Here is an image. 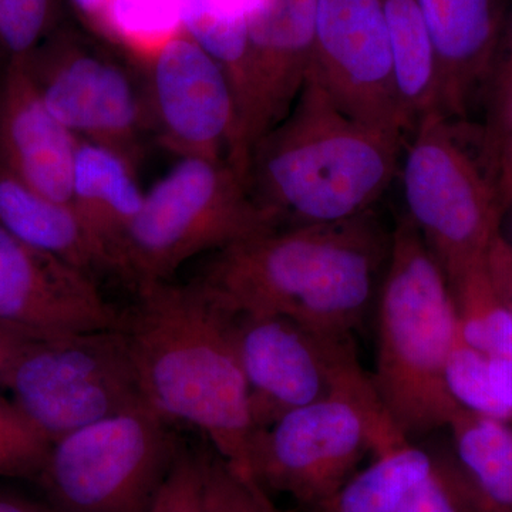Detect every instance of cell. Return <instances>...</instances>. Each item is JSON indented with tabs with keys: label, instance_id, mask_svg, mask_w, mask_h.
Instances as JSON below:
<instances>
[{
	"label": "cell",
	"instance_id": "1",
	"mask_svg": "<svg viewBox=\"0 0 512 512\" xmlns=\"http://www.w3.org/2000/svg\"><path fill=\"white\" fill-rule=\"evenodd\" d=\"M392 229L375 210L259 232L208 256L192 281L231 315H282L353 338L382 284Z\"/></svg>",
	"mask_w": 512,
	"mask_h": 512
},
{
	"label": "cell",
	"instance_id": "2",
	"mask_svg": "<svg viewBox=\"0 0 512 512\" xmlns=\"http://www.w3.org/2000/svg\"><path fill=\"white\" fill-rule=\"evenodd\" d=\"M134 292L121 330L147 406L168 423L200 430L221 457L249 474L255 427L231 313L194 281L170 279Z\"/></svg>",
	"mask_w": 512,
	"mask_h": 512
},
{
	"label": "cell",
	"instance_id": "3",
	"mask_svg": "<svg viewBox=\"0 0 512 512\" xmlns=\"http://www.w3.org/2000/svg\"><path fill=\"white\" fill-rule=\"evenodd\" d=\"M403 141L340 109L311 72L284 120L249 151L245 178L275 228L345 221L375 210Z\"/></svg>",
	"mask_w": 512,
	"mask_h": 512
},
{
	"label": "cell",
	"instance_id": "4",
	"mask_svg": "<svg viewBox=\"0 0 512 512\" xmlns=\"http://www.w3.org/2000/svg\"><path fill=\"white\" fill-rule=\"evenodd\" d=\"M458 336L453 292L406 212L392 229L377 305L375 373L384 412L407 441L447 429L460 409L446 384Z\"/></svg>",
	"mask_w": 512,
	"mask_h": 512
},
{
	"label": "cell",
	"instance_id": "5",
	"mask_svg": "<svg viewBox=\"0 0 512 512\" xmlns=\"http://www.w3.org/2000/svg\"><path fill=\"white\" fill-rule=\"evenodd\" d=\"M272 228L231 161L183 157L144 195L121 242L116 275L133 291L170 281L191 259Z\"/></svg>",
	"mask_w": 512,
	"mask_h": 512
},
{
	"label": "cell",
	"instance_id": "6",
	"mask_svg": "<svg viewBox=\"0 0 512 512\" xmlns=\"http://www.w3.org/2000/svg\"><path fill=\"white\" fill-rule=\"evenodd\" d=\"M406 441L375 387L333 394L256 431L248 473L269 494L288 495L308 512L332 497L369 454Z\"/></svg>",
	"mask_w": 512,
	"mask_h": 512
},
{
	"label": "cell",
	"instance_id": "7",
	"mask_svg": "<svg viewBox=\"0 0 512 512\" xmlns=\"http://www.w3.org/2000/svg\"><path fill=\"white\" fill-rule=\"evenodd\" d=\"M409 138L400 167L406 215L451 288L485 264L503 214L481 158L464 147L456 121L433 111Z\"/></svg>",
	"mask_w": 512,
	"mask_h": 512
},
{
	"label": "cell",
	"instance_id": "8",
	"mask_svg": "<svg viewBox=\"0 0 512 512\" xmlns=\"http://www.w3.org/2000/svg\"><path fill=\"white\" fill-rule=\"evenodd\" d=\"M181 446L138 407L53 441L36 481L55 512H148Z\"/></svg>",
	"mask_w": 512,
	"mask_h": 512
},
{
	"label": "cell",
	"instance_id": "9",
	"mask_svg": "<svg viewBox=\"0 0 512 512\" xmlns=\"http://www.w3.org/2000/svg\"><path fill=\"white\" fill-rule=\"evenodd\" d=\"M6 389L50 441L147 406L123 330L36 339Z\"/></svg>",
	"mask_w": 512,
	"mask_h": 512
},
{
	"label": "cell",
	"instance_id": "10",
	"mask_svg": "<svg viewBox=\"0 0 512 512\" xmlns=\"http://www.w3.org/2000/svg\"><path fill=\"white\" fill-rule=\"evenodd\" d=\"M255 433L333 394L373 387L353 338L329 335L282 315H232Z\"/></svg>",
	"mask_w": 512,
	"mask_h": 512
},
{
	"label": "cell",
	"instance_id": "11",
	"mask_svg": "<svg viewBox=\"0 0 512 512\" xmlns=\"http://www.w3.org/2000/svg\"><path fill=\"white\" fill-rule=\"evenodd\" d=\"M22 60L47 109L64 127L137 165L153 121L147 89L133 74L67 35L47 37Z\"/></svg>",
	"mask_w": 512,
	"mask_h": 512
},
{
	"label": "cell",
	"instance_id": "12",
	"mask_svg": "<svg viewBox=\"0 0 512 512\" xmlns=\"http://www.w3.org/2000/svg\"><path fill=\"white\" fill-rule=\"evenodd\" d=\"M146 64L148 107L158 140L181 158L235 165L237 96L221 64L185 33Z\"/></svg>",
	"mask_w": 512,
	"mask_h": 512
},
{
	"label": "cell",
	"instance_id": "13",
	"mask_svg": "<svg viewBox=\"0 0 512 512\" xmlns=\"http://www.w3.org/2000/svg\"><path fill=\"white\" fill-rule=\"evenodd\" d=\"M311 72L350 116L406 137L380 0H318Z\"/></svg>",
	"mask_w": 512,
	"mask_h": 512
},
{
	"label": "cell",
	"instance_id": "14",
	"mask_svg": "<svg viewBox=\"0 0 512 512\" xmlns=\"http://www.w3.org/2000/svg\"><path fill=\"white\" fill-rule=\"evenodd\" d=\"M318 0H248V55L238 99L235 165L292 109L315 57Z\"/></svg>",
	"mask_w": 512,
	"mask_h": 512
},
{
	"label": "cell",
	"instance_id": "15",
	"mask_svg": "<svg viewBox=\"0 0 512 512\" xmlns=\"http://www.w3.org/2000/svg\"><path fill=\"white\" fill-rule=\"evenodd\" d=\"M0 320L39 338L120 329L96 276L0 228Z\"/></svg>",
	"mask_w": 512,
	"mask_h": 512
},
{
	"label": "cell",
	"instance_id": "16",
	"mask_svg": "<svg viewBox=\"0 0 512 512\" xmlns=\"http://www.w3.org/2000/svg\"><path fill=\"white\" fill-rule=\"evenodd\" d=\"M77 144L47 109L26 63L8 60L0 82V163L40 194L72 205Z\"/></svg>",
	"mask_w": 512,
	"mask_h": 512
},
{
	"label": "cell",
	"instance_id": "17",
	"mask_svg": "<svg viewBox=\"0 0 512 512\" xmlns=\"http://www.w3.org/2000/svg\"><path fill=\"white\" fill-rule=\"evenodd\" d=\"M439 64L441 111L467 120L487 100L503 37L504 0H420Z\"/></svg>",
	"mask_w": 512,
	"mask_h": 512
},
{
	"label": "cell",
	"instance_id": "18",
	"mask_svg": "<svg viewBox=\"0 0 512 512\" xmlns=\"http://www.w3.org/2000/svg\"><path fill=\"white\" fill-rule=\"evenodd\" d=\"M136 165L117 151L79 140L74 160L72 207L116 275L121 242L144 202Z\"/></svg>",
	"mask_w": 512,
	"mask_h": 512
},
{
	"label": "cell",
	"instance_id": "19",
	"mask_svg": "<svg viewBox=\"0 0 512 512\" xmlns=\"http://www.w3.org/2000/svg\"><path fill=\"white\" fill-rule=\"evenodd\" d=\"M0 228L30 247L90 275L110 272L109 261L72 205L40 194L0 163Z\"/></svg>",
	"mask_w": 512,
	"mask_h": 512
},
{
	"label": "cell",
	"instance_id": "20",
	"mask_svg": "<svg viewBox=\"0 0 512 512\" xmlns=\"http://www.w3.org/2000/svg\"><path fill=\"white\" fill-rule=\"evenodd\" d=\"M392 53L394 84L406 136L441 111L439 64L420 0H380Z\"/></svg>",
	"mask_w": 512,
	"mask_h": 512
},
{
	"label": "cell",
	"instance_id": "21",
	"mask_svg": "<svg viewBox=\"0 0 512 512\" xmlns=\"http://www.w3.org/2000/svg\"><path fill=\"white\" fill-rule=\"evenodd\" d=\"M433 473L430 448L406 441L376 456L370 466L308 512H399L407 497Z\"/></svg>",
	"mask_w": 512,
	"mask_h": 512
},
{
	"label": "cell",
	"instance_id": "22",
	"mask_svg": "<svg viewBox=\"0 0 512 512\" xmlns=\"http://www.w3.org/2000/svg\"><path fill=\"white\" fill-rule=\"evenodd\" d=\"M451 292L461 339L483 353L512 409V315L495 292L485 264L463 276Z\"/></svg>",
	"mask_w": 512,
	"mask_h": 512
},
{
	"label": "cell",
	"instance_id": "23",
	"mask_svg": "<svg viewBox=\"0 0 512 512\" xmlns=\"http://www.w3.org/2000/svg\"><path fill=\"white\" fill-rule=\"evenodd\" d=\"M447 430L461 470L488 500L512 512L511 423L460 407Z\"/></svg>",
	"mask_w": 512,
	"mask_h": 512
},
{
	"label": "cell",
	"instance_id": "24",
	"mask_svg": "<svg viewBox=\"0 0 512 512\" xmlns=\"http://www.w3.org/2000/svg\"><path fill=\"white\" fill-rule=\"evenodd\" d=\"M185 35L228 74L237 104L248 55V0H177Z\"/></svg>",
	"mask_w": 512,
	"mask_h": 512
},
{
	"label": "cell",
	"instance_id": "25",
	"mask_svg": "<svg viewBox=\"0 0 512 512\" xmlns=\"http://www.w3.org/2000/svg\"><path fill=\"white\" fill-rule=\"evenodd\" d=\"M100 32L147 63L184 29L177 0H109Z\"/></svg>",
	"mask_w": 512,
	"mask_h": 512
},
{
	"label": "cell",
	"instance_id": "26",
	"mask_svg": "<svg viewBox=\"0 0 512 512\" xmlns=\"http://www.w3.org/2000/svg\"><path fill=\"white\" fill-rule=\"evenodd\" d=\"M446 384L458 406L468 412L512 423V409L498 390L490 363L460 333L448 356Z\"/></svg>",
	"mask_w": 512,
	"mask_h": 512
},
{
	"label": "cell",
	"instance_id": "27",
	"mask_svg": "<svg viewBox=\"0 0 512 512\" xmlns=\"http://www.w3.org/2000/svg\"><path fill=\"white\" fill-rule=\"evenodd\" d=\"M205 512H292L282 510L254 477L228 463L214 448L200 450Z\"/></svg>",
	"mask_w": 512,
	"mask_h": 512
},
{
	"label": "cell",
	"instance_id": "28",
	"mask_svg": "<svg viewBox=\"0 0 512 512\" xmlns=\"http://www.w3.org/2000/svg\"><path fill=\"white\" fill-rule=\"evenodd\" d=\"M52 441L0 394V478L36 480Z\"/></svg>",
	"mask_w": 512,
	"mask_h": 512
},
{
	"label": "cell",
	"instance_id": "29",
	"mask_svg": "<svg viewBox=\"0 0 512 512\" xmlns=\"http://www.w3.org/2000/svg\"><path fill=\"white\" fill-rule=\"evenodd\" d=\"M59 0H0V47L8 60L26 59L50 37Z\"/></svg>",
	"mask_w": 512,
	"mask_h": 512
},
{
	"label": "cell",
	"instance_id": "30",
	"mask_svg": "<svg viewBox=\"0 0 512 512\" xmlns=\"http://www.w3.org/2000/svg\"><path fill=\"white\" fill-rule=\"evenodd\" d=\"M148 512H205L200 451L181 446Z\"/></svg>",
	"mask_w": 512,
	"mask_h": 512
},
{
	"label": "cell",
	"instance_id": "31",
	"mask_svg": "<svg viewBox=\"0 0 512 512\" xmlns=\"http://www.w3.org/2000/svg\"><path fill=\"white\" fill-rule=\"evenodd\" d=\"M481 163L493 184L503 220L512 207V94L494 120L485 126Z\"/></svg>",
	"mask_w": 512,
	"mask_h": 512
},
{
	"label": "cell",
	"instance_id": "32",
	"mask_svg": "<svg viewBox=\"0 0 512 512\" xmlns=\"http://www.w3.org/2000/svg\"><path fill=\"white\" fill-rule=\"evenodd\" d=\"M512 94V15L505 22L503 37L498 47L493 76L487 93V123L503 110Z\"/></svg>",
	"mask_w": 512,
	"mask_h": 512
},
{
	"label": "cell",
	"instance_id": "33",
	"mask_svg": "<svg viewBox=\"0 0 512 512\" xmlns=\"http://www.w3.org/2000/svg\"><path fill=\"white\" fill-rule=\"evenodd\" d=\"M485 268L495 292L512 315V248L501 232L488 249Z\"/></svg>",
	"mask_w": 512,
	"mask_h": 512
},
{
	"label": "cell",
	"instance_id": "34",
	"mask_svg": "<svg viewBox=\"0 0 512 512\" xmlns=\"http://www.w3.org/2000/svg\"><path fill=\"white\" fill-rule=\"evenodd\" d=\"M39 336L0 320V389H6L13 369Z\"/></svg>",
	"mask_w": 512,
	"mask_h": 512
},
{
	"label": "cell",
	"instance_id": "35",
	"mask_svg": "<svg viewBox=\"0 0 512 512\" xmlns=\"http://www.w3.org/2000/svg\"><path fill=\"white\" fill-rule=\"evenodd\" d=\"M399 512H458L446 488L433 476L420 484L404 501Z\"/></svg>",
	"mask_w": 512,
	"mask_h": 512
},
{
	"label": "cell",
	"instance_id": "36",
	"mask_svg": "<svg viewBox=\"0 0 512 512\" xmlns=\"http://www.w3.org/2000/svg\"><path fill=\"white\" fill-rule=\"evenodd\" d=\"M74 8L83 16L93 28L100 30L104 10L109 0H72Z\"/></svg>",
	"mask_w": 512,
	"mask_h": 512
},
{
	"label": "cell",
	"instance_id": "37",
	"mask_svg": "<svg viewBox=\"0 0 512 512\" xmlns=\"http://www.w3.org/2000/svg\"><path fill=\"white\" fill-rule=\"evenodd\" d=\"M0 512H47L36 505L22 500V498L12 497V495L0 494Z\"/></svg>",
	"mask_w": 512,
	"mask_h": 512
},
{
	"label": "cell",
	"instance_id": "38",
	"mask_svg": "<svg viewBox=\"0 0 512 512\" xmlns=\"http://www.w3.org/2000/svg\"><path fill=\"white\" fill-rule=\"evenodd\" d=\"M505 215H508L507 232H505V234L504 232H501V235H503L505 241H507V244L512 248V207Z\"/></svg>",
	"mask_w": 512,
	"mask_h": 512
}]
</instances>
